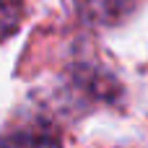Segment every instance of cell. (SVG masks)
<instances>
[{
  "label": "cell",
  "instance_id": "7a4b0ae2",
  "mask_svg": "<svg viewBox=\"0 0 148 148\" xmlns=\"http://www.w3.org/2000/svg\"><path fill=\"white\" fill-rule=\"evenodd\" d=\"M23 0H0V42H5L21 23Z\"/></svg>",
  "mask_w": 148,
  "mask_h": 148
},
{
  "label": "cell",
  "instance_id": "6da1fadb",
  "mask_svg": "<svg viewBox=\"0 0 148 148\" xmlns=\"http://www.w3.org/2000/svg\"><path fill=\"white\" fill-rule=\"evenodd\" d=\"M135 0H81V8L101 23H117L133 10Z\"/></svg>",
  "mask_w": 148,
  "mask_h": 148
}]
</instances>
